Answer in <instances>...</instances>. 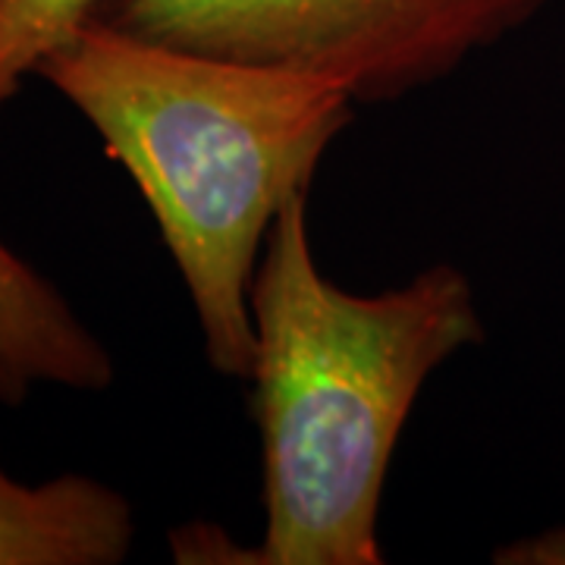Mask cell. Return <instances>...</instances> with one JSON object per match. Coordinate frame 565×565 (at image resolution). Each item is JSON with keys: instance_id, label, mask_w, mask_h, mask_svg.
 Segmentation results:
<instances>
[{"instance_id": "6da1fadb", "label": "cell", "mask_w": 565, "mask_h": 565, "mask_svg": "<svg viewBox=\"0 0 565 565\" xmlns=\"http://www.w3.org/2000/svg\"><path fill=\"white\" fill-rule=\"evenodd\" d=\"M252 422L262 440L258 565H381L390 462L424 384L487 337L462 267L362 296L318 267L308 195L252 280Z\"/></svg>"}, {"instance_id": "7a4b0ae2", "label": "cell", "mask_w": 565, "mask_h": 565, "mask_svg": "<svg viewBox=\"0 0 565 565\" xmlns=\"http://www.w3.org/2000/svg\"><path fill=\"white\" fill-rule=\"evenodd\" d=\"M35 76L136 182L189 292L207 364L248 381L264 243L308 195L359 104L318 76L182 51L102 20L63 39Z\"/></svg>"}, {"instance_id": "3957f363", "label": "cell", "mask_w": 565, "mask_h": 565, "mask_svg": "<svg viewBox=\"0 0 565 565\" xmlns=\"http://www.w3.org/2000/svg\"><path fill=\"white\" fill-rule=\"evenodd\" d=\"M546 0H102L92 20L139 39L280 66L390 104L525 29Z\"/></svg>"}, {"instance_id": "277c9868", "label": "cell", "mask_w": 565, "mask_h": 565, "mask_svg": "<svg viewBox=\"0 0 565 565\" xmlns=\"http://www.w3.org/2000/svg\"><path fill=\"white\" fill-rule=\"evenodd\" d=\"M114 374L107 345L61 289L0 243V403L22 405L39 386L98 393Z\"/></svg>"}, {"instance_id": "5b68a950", "label": "cell", "mask_w": 565, "mask_h": 565, "mask_svg": "<svg viewBox=\"0 0 565 565\" xmlns=\"http://www.w3.org/2000/svg\"><path fill=\"white\" fill-rule=\"evenodd\" d=\"M136 531L132 503L98 478L22 484L0 465V565H117Z\"/></svg>"}, {"instance_id": "8992f818", "label": "cell", "mask_w": 565, "mask_h": 565, "mask_svg": "<svg viewBox=\"0 0 565 565\" xmlns=\"http://www.w3.org/2000/svg\"><path fill=\"white\" fill-rule=\"evenodd\" d=\"M102 0H0V110L20 95L22 79L95 17Z\"/></svg>"}, {"instance_id": "52a82bcc", "label": "cell", "mask_w": 565, "mask_h": 565, "mask_svg": "<svg viewBox=\"0 0 565 565\" xmlns=\"http://www.w3.org/2000/svg\"><path fill=\"white\" fill-rule=\"evenodd\" d=\"M170 553L182 565H258V550L243 546L221 525H192L170 531Z\"/></svg>"}, {"instance_id": "ba28073f", "label": "cell", "mask_w": 565, "mask_h": 565, "mask_svg": "<svg viewBox=\"0 0 565 565\" xmlns=\"http://www.w3.org/2000/svg\"><path fill=\"white\" fill-rule=\"evenodd\" d=\"M497 563H534L565 565V527H546L534 537H522L515 544L497 550Z\"/></svg>"}]
</instances>
